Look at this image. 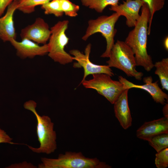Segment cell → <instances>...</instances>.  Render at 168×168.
I'll return each instance as SVG.
<instances>
[{
    "label": "cell",
    "instance_id": "obj_9",
    "mask_svg": "<svg viewBox=\"0 0 168 168\" xmlns=\"http://www.w3.org/2000/svg\"><path fill=\"white\" fill-rule=\"evenodd\" d=\"M50 35L48 24L40 17L36 18L33 23L22 29L20 34L22 39H27L43 44H47Z\"/></svg>",
    "mask_w": 168,
    "mask_h": 168
},
{
    "label": "cell",
    "instance_id": "obj_5",
    "mask_svg": "<svg viewBox=\"0 0 168 168\" xmlns=\"http://www.w3.org/2000/svg\"><path fill=\"white\" fill-rule=\"evenodd\" d=\"M69 23L67 20L59 21L52 26L47 44L48 56L54 62L62 65L71 63L74 60L73 57L65 50L69 40L65 33Z\"/></svg>",
    "mask_w": 168,
    "mask_h": 168
},
{
    "label": "cell",
    "instance_id": "obj_3",
    "mask_svg": "<svg viewBox=\"0 0 168 168\" xmlns=\"http://www.w3.org/2000/svg\"><path fill=\"white\" fill-rule=\"evenodd\" d=\"M39 168H110L111 167L96 158L85 156L81 152H66L57 159L41 158Z\"/></svg>",
    "mask_w": 168,
    "mask_h": 168
},
{
    "label": "cell",
    "instance_id": "obj_26",
    "mask_svg": "<svg viewBox=\"0 0 168 168\" xmlns=\"http://www.w3.org/2000/svg\"><path fill=\"white\" fill-rule=\"evenodd\" d=\"M164 105L162 110L163 113L164 117L168 118V104L166 103Z\"/></svg>",
    "mask_w": 168,
    "mask_h": 168
},
{
    "label": "cell",
    "instance_id": "obj_8",
    "mask_svg": "<svg viewBox=\"0 0 168 168\" xmlns=\"http://www.w3.org/2000/svg\"><path fill=\"white\" fill-rule=\"evenodd\" d=\"M91 47V44H88L85 48L84 54L77 49H73L69 51L70 54L73 56L74 60L77 61L74 63L73 67L82 68L84 70V75L81 82L86 79L89 75L95 74L103 73L111 77L114 76L112 70L108 65H97L90 61V55Z\"/></svg>",
    "mask_w": 168,
    "mask_h": 168
},
{
    "label": "cell",
    "instance_id": "obj_13",
    "mask_svg": "<svg viewBox=\"0 0 168 168\" xmlns=\"http://www.w3.org/2000/svg\"><path fill=\"white\" fill-rule=\"evenodd\" d=\"M166 133H168V118L164 116L144 123L137 130L136 136L139 139L147 141L155 135Z\"/></svg>",
    "mask_w": 168,
    "mask_h": 168
},
{
    "label": "cell",
    "instance_id": "obj_25",
    "mask_svg": "<svg viewBox=\"0 0 168 168\" xmlns=\"http://www.w3.org/2000/svg\"><path fill=\"white\" fill-rule=\"evenodd\" d=\"M19 0H0V17L2 16L6 9L12 2Z\"/></svg>",
    "mask_w": 168,
    "mask_h": 168
},
{
    "label": "cell",
    "instance_id": "obj_20",
    "mask_svg": "<svg viewBox=\"0 0 168 168\" xmlns=\"http://www.w3.org/2000/svg\"><path fill=\"white\" fill-rule=\"evenodd\" d=\"M45 14H53L57 17L62 16L64 13L61 7L60 0H52L41 5Z\"/></svg>",
    "mask_w": 168,
    "mask_h": 168
},
{
    "label": "cell",
    "instance_id": "obj_18",
    "mask_svg": "<svg viewBox=\"0 0 168 168\" xmlns=\"http://www.w3.org/2000/svg\"><path fill=\"white\" fill-rule=\"evenodd\" d=\"M52 0H19L17 10L25 14H30L35 11L37 6L42 5Z\"/></svg>",
    "mask_w": 168,
    "mask_h": 168
},
{
    "label": "cell",
    "instance_id": "obj_14",
    "mask_svg": "<svg viewBox=\"0 0 168 168\" xmlns=\"http://www.w3.org/2000/svg\"><path fill=\"white\" fill-rule=\"evenodd\" d=\"M18 1H13L7 7L4 15L0 18V38L4 42L16 39V35L13 21V15L17 9Z\"/></svg>",
    "mask_w": 168,
    "mask_h": 168
},
{
    "label": "cell",
    "instance_id": "obj_28",
    "mask_svg": "<svg viewBox=\"0 0 168 168\" xmlns=\"http://www.w3.org/2000/svg\"></svg>",
    "mask_w": 168,
    "mask_h": 168
},
{
    "label": "cell",
    "instance_id": "obj_2",
    "mask_svg": "<svg viewBox=\"0 0 168 168\" xmlns=\"http://www.w3.org/2000/svg\"><path fill=\"white\" fill-rule=\"evenodd\" d=\"M36 103L29 100L24 104V108L31 111L35 115L37 121V133L40 145L39 148L27 145L33 152L37 153L49 154L54 152L57 146L56 132L54 130V124L48 116H40L36 110Z\"/></svg>",
    "mask_w": 168,
    "mask_h": 168
},
{
    "label": "cell",
    "instance_id": "obj_15",
    "mask_svg": "<svg viewBox=\"0 0 168 168\" xmlns=\"http://www.w3.org/2000/svg\"><path fill=\"white\" fill-rule=\"evenodd\" d=\"M129 90H124L113 104L115 116L120 125L124 129H127L132 124V119L128 99Z\"/></svg>",
    "mask_w": 168,
    "mask_h": 168
},
{
    "label": "cell",
    "instance_id": "obj_22",
    "mask_svg": "<svg viewBox=\"0 0 168 168\" xmlns=\"http://www.w3.org/2000/svg\"><path fill=\"white\" fill-rule=\"evenodd\" d=\"M61 9L63 13L68 16L75 17L78 15L80 7L69 0H60Z\"/></svg>",
    "mask_w": 168,
    "mask_h": 168
},
{
    "label": "cell",
    "instance_id": "obj_17",
    "mask_svg": "<svg viewBox=\"0 0 168 168\" xmlns=\"http://www.w3.org/2000/svg\"><path fill=\"white\" fill-rule=\"evenodd\" d=\"M120 0H81L82 5L98 13H102L109 5L118 4Z\"/></svg>",
    "mask_w": 168,
    "mask_h": 168
},
{
    "label": "cell",
    "instance_id": "obj_1",
    "mask_svg": "<svg viewBox=\"0 0 168 168\" xmlns=\"http://www.w3.org/2000/svg\"><path fill=\"white\" fill-rule=\"evenodd\" d=\"M141 9L140 17L134 29L129 32L124 42L132 49L136 66H142L149 72L154 67L152 58L147 50L148 24L150 13L148 7L145 3Z\"/></svg>",
    "mask_w": 168,
    "mask_h": 168
},
{
    "label": "cell",
    "instance_id": "obj_11",
    "mask_svg": "<svg viewBox=\"0 0 168 168\" xmlns=\"http://www.w3.org/2000/svg\"><path fill=\"white\" fill-rule=\"evenodd\" d=\"M16 50L17 55L22 59L32 58L36 56H43L48 54L47 44L40 45L34 41L27 39L18 41L12 39L9 42Z\"/></svg>",
    "mask_w": 168,
    "mask_h": 168
},
{
    "label": "cell",
    "instance_id": "obj_19",
    "mask_svg": "<svg viewBox=\"0 0 168 168\" xmlns=\"http://www.w3.org/2000/svg\"><path fill=\"white\" fill-rule=\"evenodd\" d=\"M147 141L157 152L168 147V133H162L155 135Z\"/></svg>",
    "mask_w": 168,
    "mask_h": 168
},
{
    "label": "cell",
    "instance_id": "obj_16",
    "mask_svg": "<svg viewBox=\"0 0 168 168\" xmlns=\"http://www.w3.org/2000/svg\"><path fill=\"white\" fill-rule=\"evenodd\" d=\"M154 66L156 68L155 73L158 76L162 89L168 91V58H164L156 62Z\"/></svg>",
    "mask_w": 168,
    "mask_h": 168
},
{
    "label": "cell",
    "instance_id": "obj_24",
    "mask_svg": "<svg viewBox=\"0 0 168 168\" xmlns=\"http://www.w3.org/2000/svg\"><path fill=\"white\" fill-rule=\"evenodd\" d=\"M11 138L6 132L0 128V143H7L11 144H16L12 142Z\"/></svg>",
    "mask_w": 168,
    "mask_h": 168
},
{
    "label": "cell",
    "instance_id": "obj_21",
    "mask_svg": "<svg viewBox=\"0 0 168 168\" xmlns=\"http://www.w3.org/2000/svg\"><path fill=\"white\" fill-rule=\"evenodd\" d=\"M147 5L150 13V17L148 22V35H150L151 26L153 16L155 13L164 7L165 0H141Z\"/></svg>",
    "mask_w": 168,
    "mask_h": 168
},
{
    "label": "cell",
    "instance_id": "obj_23",
    "mask_svg": "<svg viewBox=\"0 0 168 168\" xmlns=\"http://www.w3.org/2000/svg\"><path fill=\"white\" fill-rule=\"evenodd\" d=\"M155 163L157 168L168 167V147L157 152L155 155Z\"/></svg>",
    "mask_w": 168,
    "mask_h": 168
},
{
    "label": "cell",
    "instance_id": "obj_7",
    "mask_svg": "<svg viewBox=\"0 0 168 168\" xmlns=\"http://www.w3.org/2000/svg\"><path fill=\"white\" fill-rule=\"evenodd\" d=\"M93 78L86 79L80 83L86 88L96 90L105 97L112 104L115 101L124 89L123 85L119 81L113 80L109 75L105 73L92 75Z\"/></svg>",
    "mask_w": 168,
    "mask_h": 168
},
{
    "label": "cell",
    "instance_id": "obj_10",
    "mask_svg": "<svg viewBox=\"0 0 168 168\" xmlns=\"http://www.w3.org/2000/svg\"><path fill=\"white\" fill-rule=\"evenodd\" d=\"M119 81L123 85L124 89L134 88L145 90L151 95L154 100L157 103L164 105L166 103V100H168V95L159 87L158 81L153 82L152 78L151 76L143 78L144 84L142 85L135 84L122 76H119Z\"/></svg>",
    "mask_w": 168,
    "mask_h": 168
},
{
    "label": "cell",
    "instance_id": "obj_4",
    "mask_svg": "<svg viewBox=\"0 0 168 168\" xmlns=\"http://www.w3.org/2000/svg\"><path fill=\"white\" fill-rule=\"evenodd\" d=\"M106 61L108 65L124 72L128 77H133L141 80L143 74L136 69V64L134 54L124 41L117 40L113 46Z\"/></svg>",
    "mask_w": 168,
    "mask_h": 168
},
{
    "label": "cell",
    "instance_id": "obj_27",
    "mask_svg": "<svg viewBox=\"0 0 168 168\" xmlns=\"http://www.w3.org/2000/svg\"><path fill=\"white\" fill-rule=\"evenodd\" d=\"M164 46L166 50H168V37L167 36L165 39L164 42Z\"/></svg>",
    "mask_w": 168,
    "mask_h": 168
},
{
    "label": "cell",
    "instance_id": "obj_12",
    "mask_svg": "<svg viewBox=\"0 0 168 168\" xmlns=\"http://www.w3.org/2000/svg\"><path fill=\"white\" fill-rule=\"evenodd\" d=\"M144 3L141 0H126L122 4L110 6L109 10L124 16L126 25L134 27L140 17L139 11Z\"/></svg>",
    "mask_w": 168,
    "mask_h": 168
},
{
    "label": "cell",
    "instance_id": "obj_6",
    "mask_svg": "<svg viewBox=\"0 0 168 168\" xmlns=\"http://www.w3.org/2000/svg\"><path fill=\"white\" fill-rule=\"evenodd\" d=\"M121 16L116 12L110 16L102 15L94 19L90 20L88 26L82 39L86 40L92 35L100 33L106 42L105 51L101 55L102 58H109L111 49L114 44V37L117 32L115 26Z\"/></svg>",
    "mask_w": 168,
    "mask_h": 168
}]
</instances>
